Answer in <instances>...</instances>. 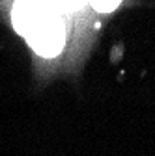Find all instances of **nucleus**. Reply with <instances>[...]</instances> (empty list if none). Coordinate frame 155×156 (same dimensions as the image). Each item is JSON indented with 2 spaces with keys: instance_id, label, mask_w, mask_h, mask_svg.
Segmentation results:
<instances>
[{
  "instance_id": "obj_1",
  "label": "nucleus",
  "mask_w": 155,
  "mask_h": 156,
  "mask_svg": "<svg viewBox=\"0 0 155 156\" xmlns=\"http://www.w3.org/2000/svg\"><path fill=\"white\" fill-rule=\"evenodd\" d=\"M11 24L28 47L43 58H54L66 45L62 13L47 0H17L11 9Z\"/></svg>"
},
{
  "instance_id": "obj_2",
  "label": "nucleus",
  "mask_w": 155,
  "mask_h": 156,
  "mask_svg": "<svg viewBox=\"0 0 155 156\" xmlns=\"http://www.w3.org/2000/svg\"><path fill=\"white\" fill-rule=\"evenodd\" d=\"M47 2L64 15V13H75L82 9L88 4V0H47Z\"/></svg>"
},
{
  "instance_id": "obj_3",
  "label": "nucleus",
  "mask_w": 155,
  "mask_h": 156,
  "mask_svg": "<svg viewBox=\"0 0 155 156\" xmlns=\"http://www.w3.org/2000/svg\"><path fill=\"white\" fill-rule=\"evenodd\" d=\"M122 2H123V0H88V4H90L93 9L101 11V13H110V11H114Z\"/></svg>"
}]
</instances>
